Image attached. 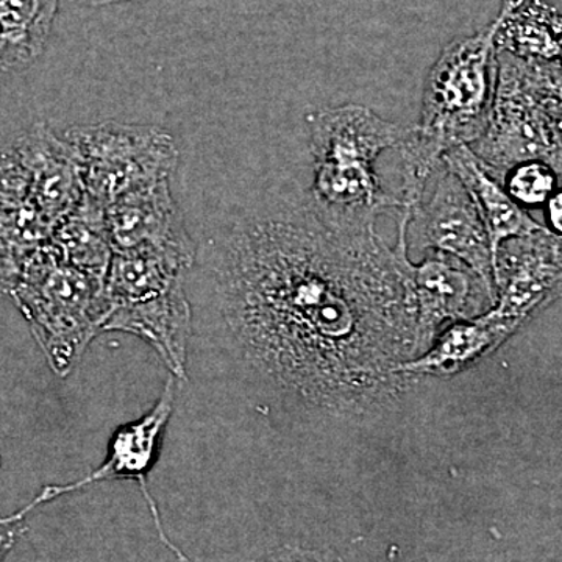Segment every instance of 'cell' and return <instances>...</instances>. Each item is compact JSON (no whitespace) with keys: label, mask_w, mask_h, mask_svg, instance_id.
Returning a JSON list of instances; mask_svg holds the SVG:
<instances>
[{"label":"cell","mask_w":562,"mask_h":562,"mask_svg":"<svg viewBox=\"0 0 562 562\" xmlns=\"http://www.w3.org/2000/svg\"><path fill=\"white\" fill-rule=\"evenodd\" d=\"M376 217L336 216L310 192L233 222L210 277L224 350L276 401L312 416L375 419L414 379L417 312L397 246Z\"/></svg>","instance_id":"6da1fadb"},{"label":"cell","mask_w":562,"mask_h":562,"mask_svg":"<svg viewBox=\"0 0 562 562\" xmlns=\"http://www.w3.org/2000/svg\"><path fill=\"white\" fill-rule=\"evenodd\" d=\"M498 27L501 16L479 33L453 40L431 66L419 124L398 147L403 202H419L443 155L472 146L486 131L497 81Z\"/></svg>","instance_id":"7a4b0ae2"},{"label":"cell","mask_w":562,"mask_h":562,"mask_svg":"<svg viewBox=\"0 0 562 562\" xmlns=\"http://www.w3.org/2000/svg\"><path fill=\"white\" fill-rule=\"evenodd\" d=\"M313 180L310 195L325 213L338 216L379 217L402 210L376 176V158L401 147L413 127L383 120L357 103L328 106L308 116Z\"/></svg>","instance_id":"3957f363"},{"label":"cell","mask_w":562,"mask_h":562,"mask_svg":"<svg viewBox=\"0 0 562 562\" xmlns=\"http://www.w3.org/2000/svg\"><path fill=\"white\" fill-rule=\"evenodd\" d=\"M192 266L179 251L157 247L114 251L105 284L110 313L103 331L143 339L180 382L188 380V346L194 328L184 288Z\"/></svg>","instance_id":"277c9868"},{"label":"cell","mask_w":562,"mask_h":562,"mask_svg":"<svg viewBox=\"0 0 562 562\" xmlns=\"http://www.w3.org/2000/svg\"><path fill=\"white\" fill-rule=\"evenodd\" d=\"M106 281L74 268L50 243L10 291L52 371L66 379L109 319Z\"/></svg>","instance_id":"5b68a950"},{"label":"cell","mask_w":562,"mask_h":562,"mask_svg":"<svg viewBox=\"0 0 562 562\" xmlns=\"http://www.w3.org/2000/svg\"><path fill=\"white\" fill-rule=\"evenodd\" d=\"M65 139L79 166L83 194L102 209L128 192L171 180L179 165L176 139L154 125L106 121L69 128Z\"/></svg>","instance_id":"8992f818"},{"label":"cell","mask_w":562,"mask_h":562,"mask_svg":"<svg viewBox=\"0 0 562 562\" xmlns=\"http://www.w3.org/2000/svg\"><path fill=\"white\" fill-rule=\"evenodd\" d=\"M473 154L497 180L517 162L541 160L562 176V140L525 76L522 58L497 49V81L486 131Z\"/></svg>","instance_id":"52a82bcc"},{"label":"cell","mask_w":562,"mask_h":562,"mask_svg":"<svg viewBox=\"0 0 562 562\" xmlns=\"http://www.w3.org/2000/svg\"><path fill=\"white\" fill-rule=\"evenodd\" d=\"M412 210L408 250L442 251L471 268L497 294L490 236L471 192L442 165Z\"/></svg>","instance_id":"ba28073f"},{"label":"cell","mask_w":562,"mask_h":562,"mask_svg":"<svg viewBox=\"0 0 562 562\" xmlns=\"http://www.w3.org/2000/svg\"><path fill=\"white\" fill-rule=\"evenodd\" d=\"M408 221L398 217L395 244L401 247L403 269L416 302L419 357L430 349L447 325L490 312L497 294L464 262L442 251H432L414 265L408 250Z\"/></svg>","instance_id":"9c48e42d"},{"label":"cell","mask_w":562,"mask_h":562,"mask_svg":"<svg viewBox=\"0 0 562 562\" xmlns=\"http://www.w3.org/2000/svg\"><path fill=\"white\" fill-rule=\"evenodd\" d=\"M176 382L172 375H169L168 382L165 384L160 397L157 403L144 414L139 419L128 422L114 431L109 446V454L105 461L98 469L85 475L83 479L76 480L72 483L50 484L33 498V508H40L44 503L55 501L66 494L85 490L95 483L103 482H127L138 483L147 506H149L151 520H154L155 530L158 538L168 547L180 562H194L188 558L187 553L181 552L162 527L160 509L154 495L150 494L149 473L157 461L160 453L162 436L168 428L169 420L173 414V405H176Z\"/></svg>","instance_id":"30bf717a"},{"label":"cell","mask_w":562,"mask_h":562,"mask_svg":"<svg viewBox=\"0 0 562 562\" xmlns=\"http://www.w3.org/2000/svg\"><path fill=\"white\" fill-rule=\"evenodd\" d=\"M498 316L520 327L562 299V239L541 231L502 244L494 261Z\"/></svg>","instance_id":"8fae6325"},{"label":"cell","mask_w":562,"mask_h":562,"mask_svg":"<svg viewBox=\"0 0 562 562\" xmlns=\"http://www.w3.org/2000/svg\"><path fill=\"white\" fill-rule=\"evenodd\" d=\"M105 228L113 251L138 247L195 249L173 199L171 180L147 184L110 203Z\"/></svg>","instance_id":"7c38bea8"},{"label":"cell","mask_w":562,"mask_h":562,"mask_svg":"<svg viewBox=\"0 0 562 562\" xmlns=\"http://www.w3.org/2000/svg\"><path fill=\"white\" fill-rule=\"evenodd\" d=\"M52 235L54 227L33 201L20 158H0V291L10 294L25 265Z\"/></svg>","instance_id":"4fadbf2b"},{"label":"cell","mask_w":562,"mask_h":562,"mask_svg":"<svg viewBox=\"0 0 562 562\" xmlns=\"http://www.w3.org/2000/svg\"><path fill=\"white\" fill-rule=\"evenodd\" d=\"M18 158L31 181L33 201L55 231L83 198L72 147L65 136L35 131L22 140Z\"/></svg>","instance_id":"5bb4252c"},{"label":"cell","mask_w":562,"mask_h":562,"mask_svg":"<svg viewBox=\"0 0 562 562\" xmlns=\"http://www.w3.org/2000/svg\"><path fill=\"white\" fill-rule=\"evenodd\" d=\"M519 328V324L498 316L491 308L473 319L447 325L430 349L403 362L398 372L409 379L457 375L491 351L497 350Z\"/></svg>","instance_id":"9a60e30c"},{"label":"cell","mask_w":562,"mask_h":562,"mask_svg":"<svg viewBox=\"0 0 562 562\" xmlns=\"http://www.w3.org/2000/svg\"><path fill=\"white\" fill-rule=\"evenodd\" d=\"M443 165L471 192L490 236L492 260L495 261V255L503 243L530 235L543 227L532 220L528 210L513 201L502 181L486 171L471 146H458L447 151Z\"/></svg>","instance_id":"2e32d148"},{"label":"cell","mask_w":562,"mask_h":562,"mask_svg":"<svg viewBox=\"0 0 562 562\" xmlns=\"http://www.w3.org/2000/svg\"><path fill=\"white\" fill-rule=\"evenodd\" d=\"M497 49L525 60L558 61L562 16L542 0H505L502 5Z\"/></svg>","instance_id":"e0dca14e"},{"label":"cell","mask_w":562,"mask_h":562,"mask_svg":"<svg viewBox=\"0 0 562 562\" xmlns=\"http://www.w3.org/2000/svg\"><path fill=\"white\" fill-rule=\"evenodd\" d=\"M50 246L74 268L106 281L113 249L105 228V209L83 194L52 235Z\"/></svg>","instance_id":"ac0fdd59"},{"label":"cell","mask_w":562,"mask_h":562,"mask_svg":"<svg viewBox=\"0 0 562 562\" xmlns=\"http://www.w3.org/2000/svg\"><path fill=\"white\" fill-rule=\"evenodd\" d=\"M502 184L522 209H543L560 188V176L549 162L528 160L513 166L503 177Z\"/></svg>","instance_id":"d6986e66"},{"label":"cell","mask_w":562,"mask_h":562,"mask_svg":"<svg viewBox=\"0 0 562 562\" xmlns=\"http://www.w3.org/2000/svg\"><path fill=\"white\" fill-rule=\"evenodd\" d=\"M31 513L29 506L25 505L20 512L10 514V516H0V562L5 561L13 547L27 531L25 517Z\"/></svg>","instance_id":"ffe728a7"},{"label":"cell","mask_w":562,"mask_h":562,"mask_svg":"<svg viewBox=\"0 0 562 562\" xmlns=\"http://www.w3.org/2000/svg\"><path fill=\"white\" fill-rule=\"evenodd\" d=\"M260 562H344L335 553L324 550L303 549V547L284 546Z\"/></svg>","instance_id":"44dd1931"},{"label":"cell","mask_w":562,"mask_h":562,"mask_svg":"<svg viewBox=\"0 0 562 562\" xmlns=\"http://www.w3.org/2000/svg\"><path fill=\"white\" fill-rule=\"evenodd\" d=\"M543 216H546L543 227L562 239V187L558 188L543 205Z\"/></svg>","instance_id":"7402d4cb"},{"label":"cell","mask_w":562,"mask_h":562,"mask_svg":"<svg viewBox=\"0 0 562 562\" xmlns=\"http://www.w3.org/2000/svg\"><path fill=\"white\" fill-rule=\"evenodd\" d=\"M91 7L116 5V3L147 2V0H80Z\"/></svg>","instance_id":"603a6c76"},{"label":"cell","mask_w":562,"mask_h":562,"mask_svg":"<svg viewBox=\"0 0 562 562\" xmlns=\"http://www.w3.org/2000/svg\"><path fill=\"white\" fill-rule=\"evenodd\" d=\"M558 63H560V61H558ZM560 65H561V69H562V63H560Z\"/></svg>","instance_id":"cb8c5ba5"}]
</instances>
